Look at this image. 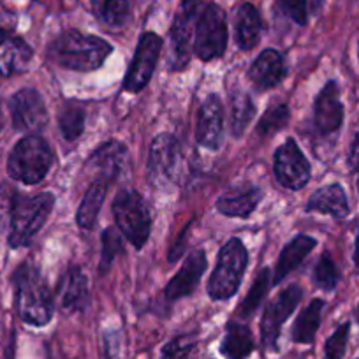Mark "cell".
<instances>
[{"label":"cell","mask_w":359,"mask_h":359,"mask_svg":"<svg viewBox=\"0 0 359 359\" xmlns=\"http://www.w3.org/2000/svg\"><path fill=\"white\" fill-rule=\"evenodd\" d=\"M113 217L123 236L134 248H143L151 231L148 206L140 192L120 191L113 201Z\"/></svg>","instance_id":"cell-7"},{"label":"cell","mask_w":359,"mask_h":359,"mask_svg":"<svg viewBox=\"0 0 359 359\" xmlns=\"http://www.w3.org/2000/svg\"><path fill=\"white\" fill-rule=\"evenodd\" d=\"M291 113H289L287 104H275L266 109L264 115L261 116L257 123V134L262 137L273 136L275 133L284 129L289 123Z\"/></svg>","instance_id":"cell-33"},{"label":"cell","mask_w":359,"mask_h":359,"mask_svg":"<svg viewBox=\"0 0 359 359\" xmlns=\"http://www.w3.org/2000/svg\"><path fill=\"white\" fill-rule=\"evenodd\" d=\"M58 127L64 140L76 141L85 130V109L76 102H69L58 115Z\"/></svg>","instance_id":"cell-30"},{"label":"cell","mask_w":359,"mask_h":359,"mask_svg":"<svg viewBox=\"0 0 359 359\" xmlns=\"http://www.w3.org/2000/svg\"><path fill=\"white\" fill-rule=\"evenodd\" d=\"M16 309L23 323L46 326L53 317V298L43 275L36 266L23 262L15 273Z\"/></svg>","instance_id":"cell-2"},{"label":"cell","mask_w":359,"mask_h":359,"mask_svg":"<svg viewBox=\"0 0 359 359\" xmlns=\"http://www.w3.org/2000/svg\"><path fill=\"white\" fill-rule=\"evenodd\" d=\"M111 51V44L101 37L67 30L51 43L50 58L62 69L90 72L101 67Z\"/></svg>","instance_id":"cell-1"},{"label":"cell","mask_w":359,"mask_h":359,"mask_svg":"<svg viewBox=\"0 0 359 359\" xmlns=\"http://www.w3.org/2000/svg\"><path fill=\"white\" fill-rule=\"evenodd\" d=\"M227 48L226 13L217 4L194 11V53L203 62L222 57Z\"/></svg>","instance_id":"cell-6"},{"label":"cell","mask_w":359,"mask_h":359,"mask_svg":"<svg viewBox=\"0 0 359 359\" xmlns=\"http://www.w3.org/2000/svg\"><path fill=\"white\" fill-rule=\"evenodd\" d=\"M326 306L324 299L316 298L309 303L305 310L298 316L294 326H292L291 338L296 344L310 345L316 340L317 330L320 326V320H323V310Z\"/></svg>","instance_id":"cell-27"},{"label":"cell","mask_w":359,"mask_h":359,"mask_svg":"<svg viewBox=\"0 0 359 359\" xmlns=\"http://www.w3.org/2000/svg\"><path fill=\"white\" fill-rule=\"evenodd\" d=\"M302 359H306V358H302Z\"/></svg>","instance_id":"cell-44"},{"label":"cell","mask_w":359,"mask_h":359,"mask_svg":"<svg viewBox=\"0 0 359 359\" xmlns=\"http://www.w3.org/2000/svg\"><path fill=\"white\" fill-rule=\"evenodd\" d=\"M352 261H354L355 269L359 271V229L358 234H355V241H354V255H352Z\"/></svg>","instance_id":"cell-40"},{"label":"cell","mask_w":359,"mask_h":359,"mask_svg":"<svg viewBox=\"0 0 359 359\" xmlns=\"http://www.w3.org/2000/svg\"><path fill=\"white\" fill-rule=\"evenodd\" d=\"M262 34V22L257 9L248 2L234 9V36L240 50L248 51L257 46Z\"/></svg>","instance_id":"cell-20"},{"label":"cell","mask_w":359,"mask_h":359,"mask_svg":"<svg viewBox=\"0 0 359 359\" xmlns=\"http://www.w3.org/2000/svg\"><path fill=\"white\" fill-rule=\"evenodd\" d=\"M358 62H359V39H358Z\"/></svg>","instance_id":"cell-42"},{"label":"cell","mask_w":359,"mask_h":359,"mask_svg":"<svg viewBox=\"0 0 359 359\" xmlns=\"http://www.w3.org/2000/svg\"><path fill=\"white\" fill-rule=\"evenodd\" d=\"M347 168L351 172H359V129L352 137L351 147H348Z\"/></svg>","instance_id":"cell-38"},{"label":"cell","mask_w":359,"mask_h":359,"mask_svg":"<svg viewBox=\"0 0 359 359\" xmlns=\"http://www.w3.org/2000/svg\"><path fill=\"white\" fill-rule=\"evenodd\" d=\"M277 4L287 18H291L298 25H306L309 22L306 0H277Z\"/></svg>","instance_id":"cell-37"},{"label":"cell","mask_w":359,"mask_h":359,"mask_svg":"<svg viewBox=\"0 0 359 359\" xmlns=\"http://www.w3.org/2000/svg\"><path fill=\"white\" fill-rule=\"evenodd\" d=\"M273 172L278 184L289 191H299L310 182L312 169L294 140H287L277 148L273 157Z\"/></svg>","instance_id":"cell-10"},{"label":"cell","mask_w":359,"mask_h":359,"mask_svg":"<svg viewBox=\"0 0 359 359\" xmlns=\"http://www.w3.org/2000/svg\"><path fill=\"white\" fill-rule=\"evenodd\" d=\"M302 287L292 284L289 287H285L273 302L266 306L264 316H262L261 320V341L266 351H278V338H280L282 326L291 317V313L294 312L296 306L302 302Z\"/></svg>","instance_id":"cell-9"},{"label":"cell","mask_w":359,"mask_h":359,"mask_svg":"<svg viewBox=\"0 0 359 359\" xmlns=\"http://www.w3.org/2000/svg\"><path fill=\"white\" fill-rule=\"evenodd\" d=\"M248 264V252L243 241L231 238L219 252L215 269L208 282V294L215 302L233 298L238 292L241 278Z\"/></svg>","instance_id":"cell-5"},{"label":"cell","mask_w":359,"mask_h":359,"mask_svg":"<svg viewBox=\"0 0 359 359\" xmlns=\"http://www.w3.org/2000/svg\"><path fill=\"white\" fill-rule=\"evenodd\" d=\"M162 50V39L155 32H144L137 43L136 55L127 71L126 79H123V90L129 94H137L154 76L155 67H157L158 55Z\"/></svg>","instance_id":"cell-11"},{"label":"cell","mask_w":359,"mask_h":359,"mask_svg":"<svg viewBox=\"0 0 359 359\" xmlns=\"http://www.w3.org/2000/svg\"><path fill=\"white\" fill-rule=\"evenodd\" d=\"M248 76H250L252 83L259 90L273 88L285 76L284 57L277 50H271V48L264 50L250 65Z\"/></svg>","instance_id":"cell-19"},{"label":"cell","mask_w":359,"mask_h":359,"mask_svg":"<svg viewBox=\"0 0 359 359\" xmlns=\"http://www.w3.org/2000/svg\"><path fill=\"white\" fill-rule=\"evenodd\" d=\"M354 359H359V358H354Z\"/></svg>","instance_id":"cell-45"},{"label":"cell","mask_w":359,"mask_h":359,"mask_svg":"<svg viewBox=\"0 0 359 359\" xmlns=\"http://www.w3.org/2000/svg\"><path fill=\"white\" fill-rule=\"evenodd\" d=\"M51 147L37 134H29L16 143L8 161V171L18 182L36 185L46 178L53 165Z\"/></svg>","instance_id":"cell-4"},{"label":"cell","mask_w":359,"mask_h":359,"mask_svg":"<svg viewBox=\"0 0 359 359\" xmlns=\"http://www.w3.org/2000/svg\"><path fill=\"white\" fill-rule=\"evenodd\" d=\"M182 150L172 134H158L150 147L147 164V176L154 187L165 191L178 182Z\"/></svg>","instance_id":"cell-8"},{"label":"cell","mask_w":359,"mask_h":359,"mask_svg":"<svg viewBox=\"0 0 359 359\" xmlns=\"http://www.w3.org/2000/svg\"><path fill=\"white\" fill-rule=\"evenodd\" d=\"M95 16L108 27H122L129 20V0H90Z\"/></svg>","instance_id":"cell-29"},{"label":"cell","mask_w":359,"mask_h":359,"mask_svg":"<svg viewBox=\"0 0 359 359\" xmlns=\"http://www.w3.org/2000/svg\"><path fill=\"white\" fill-rule=\"evenodd\" d=\"M55 206V198L50 192L23 198L16 194L11 205V231L9 245L15 248L30 245L32 238L43 229Z\"/></svg>","instance_id":"cell-3"},{"label":"cell","mask_w":359,"mask_h":359,"mask_svg":"<svg viewBox=\"0 0 359 359\" xmlns=\"http://www.w3.org/2000/svg\"><path fill=\"white\" fill-rule=\"evenodd\" d=\"M348 337H351V323H341L324 344L323 359H344L347 352Z\"/></svg>","instance_id":"cell-35"},{"label":"cell","mask_w":359,"mask_h":359,"mask_svg":"<svg viewBox=\"0 0 359 359\" xmlns=\"http://www.w3.org/2000/svg\"><path fill=\"white\" fill-rule=\"evenodd\" d=\"M126 157L127 148L122 143H118V141H108V143L99 147L92 154L88 165L94 168L95 172H97L95 178H106L109 182H113L118 176V172L122 171Z\"/></svg>","instance_id":"cell-21"},{"label":"cell","mask_w":359,"mask_h":359,"mask_svg":"<svg viewBox=\"0 0 359 359\" xmlns=\"http://www.w3.org/2000/svg\"><path fill=\"white\" fill-rule=\"evenodd\" d=\"M111 184L106 178H95L92 185L86 191L85 198H83L81 205H79L78 213H76V222L83 229H92L95 226L99 212L102 208V203L106 199V192H108V185Z\"/></svg>","instance_id":"cell-26"},{"label":"cell","mask_w":359,"mask_h":359,"mask_svg":"<svg viewBox=\"0 0 359 359\" xmlns=\"http://www.w3.org/2000/svg\"><path fill=\"white\" fill-rule=\"evenodd\" d=\"M262 199V192L257 187H248L245 191L229 192L217 199V210L226 217L248 219L257 208Z\"/></svg>","instance_id":"cell-24"},{"label":"cell","mask_w":359,"mask_h":359,"mask_svg":"<svg viewBox=\"0 0 359 359\" xmlns=\"http://www.w3.org/2000/svg\"><path fill=\"white\" fill-rule=\"evenodd\" d=\"M206 271V255L203 250H194L180 268L178 273L165 285L164 296L168 302H176L191 296L198 289L201 277Z\"/></svg>","instance_id":"cell-15"},{"label":"cell","mask_w":359,"mask_h":359,"mask_svg":"<svg viewBox=\"0 0 359 359\" xmlns=\"http://www.w3.org/2000/svg\"><path fill=\"white\" fill-rule=\"evenodd\" d=\"M345 109L340 99V85L330 79L313 102V123L323 136H333L344 126Z\"/></svg>","instance_id":"cell-13"},{"label":"cell","mask_w":359,"mask_h":359,"mask_svg":"<svg viewBox=\"0 0 359 359\" xmlns=\"http://www.w3.org/2000/svg\"><path fill=\"white\" fill-rule=\"evenodd\" d=\"M312 277L317 287L323 289V291L333 292L338 287V284H340V271H338L337 264H334V261L327 252H324L319 261H317Z\"/></svg>","instance_id":"cell-32"},{"label":"cell","mask_w":359,"mask_h":359,"mask_svg":"<svg viewBox=\"0 0 359 359\" xmlns=\"http://www.w3.org/2000/svg\"><path fill=\"white\" fill-rule=\"evenodd\" d=\"M122 248V236L118 231L115 229H106L102 233V257H101V273H104L106 269L111 266L113 259Z\"/></svg>","instance_id":"cell-36"},{"label":"cell","mask_w":359,"mask_h":359,"mask_svg":"<svg viewBox=\"0 0 359 359\" xmlns=\"http://www.w3.org/2000/svg\"><path fill=\"white\" fill-rule=\"evenodd\" d=\"M269 284H271V271L268 268L259 271V275L255 277L254 284H252L250 291H248L247 298L243 299L240 306V317H250L254 316L255 310L261 306V303L264 302L266 294H268Z\"/></svg>","instance_id":"cell-31"},{"label":"cell","mask_w":359,"mask_h":359,"mask_svg":"<svg viewBox=\"0 0 359 359\" xmlns=\"http://www.w3.org/2000/svg\"><path fill=\"white\" fill-rule=\"evenodd\" d=\"M358 192H359V178H358Z\"/></svg>","instance_id":"cell-43"},{"label":"cell","mask_w":359,"mask_h":359,"mask_svg":"<svg viewBox=\"0 0 359 359\" xmlns=\"http://www.w3.org/2000/svg\"><path fill=\"white\" fill-rule=\"evenodd\" d=\"M316 245L317 241L313 240L312 236H306V234H298L294 240L289 241L284 247V250H282L280 257H278L271 284H278V282L284 280L291 271H294V269L302 264L303 259L316 248Z\"/></svg>","instance_id":"cell-22"},{"label":"cell","mask_w":359,"mask_h":359,"mask_svg":"<svg viewBox=\"0 0 359 359\" xmlns=\"http://www.w3.org/2000/svg\"><path fill=\"white\" fill-rule=\"evenodd\" d=\"M196 345L194 334H178L161 348V359H192Z\"/></svg>","instance_id":"cell-34"},{"label":"cell","mask_w":359,"mask_h":359,"mask_svg":"<svg viewBox=\"0 0 359 359\" xmlns=\"http://www.w3.org/2000/svg\"><path fill=\"white\" fill-rule=\"evenodd\" d=\"M254 113L255 108L250 95L243 90L233 92L231 95V129H233L234 136H241L245 133L250 120L254 118Z\"/></svg>","instance_id":"cell-28"},{"label":"cell","mask_w":359,"mask_h":359,"mask_svg":"<svg viewBox=\"0 0 359 359\" xmlns=\"http://www.w3.org/2000/svg\"><path fill=\"white\" fill-rule=\"evenodd\" d=\"M194 51V11H184L175 20L171 30V55L169 67L184 69Z\"/></svg>","instance_id":"cell-16"},{"label":"cell","mask_w":359,"mask_h":359,"mask_svg":"<svg viewBox=\"0 0 359 359\" xmlns=\"http://www.w3.org/2000/svg\"><path fill=\"white\" fill-rule=\"evenodd\" d=\"M354 317H355V323L359 324V303H358V306H355V310H354Z\"/></svg>","instance_id":"cell-41"},{"label":"cell","mask_w":359,"mask_h":359,"mask_svg":"<svg viewBox=\"0 0 359 359\" xmlns=\"http://www.w3.org/2000/svg\"><path fill=\"white\" fill-rule=\"evenodd\" d=\"M32 60V48L20 37L0 39V74L13 76L23 72Z\"/></svg>","instance_id":"cell-23"},{"label":"cell","mask_w":359,"mask_h":359,"mask_svg":"<svg viewBox=\"0 0 359 359\" xmlns=\"http://www.w3.org/2000/svg\"><path fill=\"white\" fill-rule=\"evenodd\" d=\"M254 338L248 326L240 323H229L220 344V354L224 359H248L254 352Z\"/></svg>","instance_id":"cell-25"},{"label":"cell","mask_w":359,"mask_h":359,"mask_svg":"<svg viewBox=\"0 0 359 359\" xmlns=\"http://www.w3.org/2000/svg\"><path fill=\"white\" fill-rule=\"evenodd\" d=\"M224 136V115L222 104L217 95H208L198 113L196 126V141L199 147L217 151L222 147Z\"/></svg>","instance_id":"cell-14"},{"label":"cell","mask_w":359,"mask_h":359,"mask_svg":"<svg viewBox=\"0 0 359 359\" xmlns=\"http://www.w3.org/2000/svg\"><path fill=\"white\" fill-rule=\"evenodd\" d=\"M57 299L65 313L83 310L88 303V282L79 268H71L60 278L57 287Z\"/></svg>","instance_id":"cell-18"},{"label":"cell","mask_w":359,"mask_h":359,"mask_svg":"<svg viewBox=\"0 0 359 359\" xmlns=\"http://www.w3.org/2000/svg\"><path fill=\"white\" fill-rule=\"evenodd\" d=\"M13 123L22 133H39L48 123V109L37 90L23 88L9 101Z\"/></svg>","instance_id":"cell-12"},{"label":"cell","mask_w":359,"mask_h":359,"mask_svg":"<svg viewBox=\"0 0 359 359\" xmlns=\"http://www.w3.org/2000/svg\"><path fill=\"white\" fill-rule=\"evenodd\" d=\"M203 0H184V11H196L201 8Z\"/></svg>","instance_id":"cell-39"},{"label":"cell","mask_w":359,"mask_h":359,"mask_svg":"<svg viewBox=\"0 0 359 359\" xmlns=\"http://www.w3.org/2000/svg\"><path fill=\"white\" fill-rule=\"evenodd\" d=\"M306 212H316L320 215H330L334 220H345L351 213L347 192L340 184H330L317 189L305 205Z\"/></svg>","instance_id":"cell-17"}]
</instances>
